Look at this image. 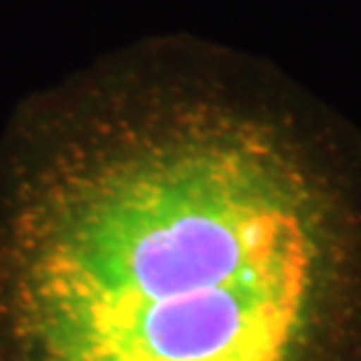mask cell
I'll return each mask as SVG.
<instances>
[{"label": "cell", "instance_id": "1", "mask_svg": "<svg viewBox=\"0 0 361 361\" xmlns=\"http://www.w3.org/2000/svg\"><path fill=\"white\" fill-rule=\"evenodd\" d=\"M0 361H361V132L185 47L52 115L0 169Z\"/></svg>", "mask_w": 361, "mask_h": 361}]
</instances>
